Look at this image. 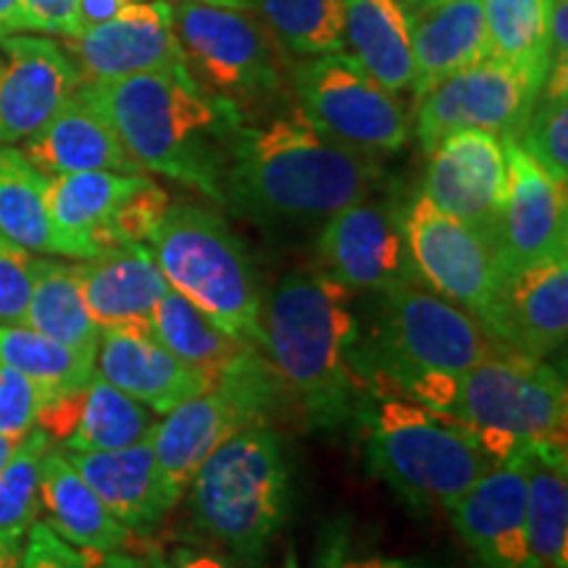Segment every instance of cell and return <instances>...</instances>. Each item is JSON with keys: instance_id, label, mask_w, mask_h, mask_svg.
I'll list each match as a JSON object with an SVG mask.
<instances>
[{"instance_id": "26", "label": "cell", "mask_w": 568, "mask_h": 568, "mask_svg": "<svg viewBox=\"0 0 568 568\" xmlns=\"http://www.w3.org/2000/svg\"><path fill=\"white\" fill-rule=\"evenodd\" d=\"M82 301L98 329L148 326L169 282L142 243L113 247L77 264Z\"/></svg>"}, {"instance_id": "28", "label": "cell", "mask_w": 568, "mask_h": 568, "mask_svg": "<svg viewBox=\"0 0 568 568\" xmlns=\"http://www.w3.org/2000/svg\"><path fill=\"white\" fill-rule=\"evenodd\" d=\"M414 98L445 77L489 59L481 0H443L410 13Z\"/></svg>"}, {"instance_id": "29", "label": "cell", "mask_w": 568, "mask_h": 568, "mask_svg": "<svg viewBox=\"0 0 568 568\" xmlns=\"http://www.w3.org/2000/svg\"><path fill=\"white\" fill-rule=\"evenodd\" d=\"M345 42L368 74L389 92L414 88L410 11L403 0H343Z\"/></svg>"}, {"instance_id": "11", "label": "cell", "mask_w": 568, "mask_h": 568, "mask_svg": "<svg viewBox=\"0 0 568 568\" xmlns=\"http://www.w3.org/2000/svg\"><path fill=\"white\" fill-rule=\"evenodd\" d=\"M297 109L318 130L355 151L397 153L410 138L406 105L345 51L308 55L293 67Z\"/></svg>"}, {"instance_id": "52", "label": "cell", "mask_w": 568, "mask_h": 568, "mask_svg": "<svg viewBox=\"0 0 568 568\" xmlns=\"http://www.w3.org/2000/svg\"><path fill=\"white\" fill-rule=\"evenodd\" d=\"M403 3L408 6L410 13H416V11H422V9H429V6L443 3V0H403Z\"/></svg>"}, {"instance_id": "1", "label": "cell", "mask_w": 568, "mask_h": 568, "mask_svg": "<svg viewBox=\"0 0 568 568\" xmlns=\"http://www.w3.org/2000/svg\"><path fill=\"white\" fill-rule=\"evenodd\" d=\"M351 297L318 268H297L266 290L261 305V355L290 400L326 432L364 416L374 389Z\"/></svg>"}, {"instance_id": "7", "label": "cell", "mask_w": 568, "mask_h": 568, "mask_svg": "<svg viewBox=\"0 0 568 568\" xmlns=\"http://www.w3.org/2000/svg\"><path fill=\"white\" fill-rule=\"evenodd\" d=\"M435 410L464 424L495 464L537 445H566L564 376L545 358L514 347H500L456 376Z\"/></svg>"}, {"instance_id": "53", "label": "cell", "mask_w": 568, "mask_h": 568, "mask_svg": "<svg viewBox=\"0 0 568 568\" xmlns=\"http://www.w3.org/2000/svg\"><path fill=\"white\" fill-rule=\"evenodd\" d=\"M282 568H301V566H297V556H295L293 545H290V548H287V556H284V566Z\"/></svg>"}, {"instance_id": "32", "label": "cell", "mask_w": 568, "mask_h": 568, "mask_svg": "<svg viewBox=\"0 0 568 568\" xmlns=\"http://www.w3.org/2000/svg\"><path fill=\"white\" fill-rule=\"evenodd\" d=\"M24 326L74 351L95 355L101 329L82 301L77 264H63L42 255Z\"/></svg>"}, {"instance_id": "12", "label": "cell", "mask_w": 568, "mask_h": 568, "mask_svg": "<svg viewBox=\"0 0 568 568\" xmlns=\"http://www.w3.org/2000/svg\"><path fill=\"white\" fill-rule=\"evenodd\" d=\"M545 80L497 59L445 77L416 98L414 130L424 153L445 134L460 130L489 132L500 140H516L535 109Z\"/></svg>"}, {"instance_id": "15", "label": "cell", "mask_w": 568, "mask_h": 568, "mask_svg": "<svg viewBox=\"0 0 568 568\" xmlns=\"http://www.w3.org/2000/svg\"><path fill=\"white\" fill-rule=\"evenodd\" d=\"M422 193L493 245L500 226L508 187L503 140L489 132L460 130L445 134L432 148Z\"/></svg>"}, {"instance_id": "51", "label": "cell", "mask_w": 568, "mask_h": 568, "mask_svg": "<svg viewBox=\"0 0 568 568\" xmlns=\"http://www.w3.org/2000/svg\"><path fill=\"white\" fill-rule=\"evenodd\" d=\"M17 445H19L17 439H9V437H3V435H0V468H3L6 460L11 458L13 447H17Z\"/></svg>"}, {"instance_id": "27", "label": "cell", "mask_w": 568, "mask_h": 568, "mask_svg": "<svg viewBox=\"0 0 568 568\" xmlns=\"http://www.w3.org/2000/svg\"><path fill=\"white\" fill-rule=\"evenodd\" d=\"M40 514L63 542L88 558L111 556L132 545V531L105 508L67 453L53 445L42 458Z\"/></svg>"}, {"instance_id": "24", "label": "cell", "mask_w": 568, "mask_h": 568, "mask_svg": "<svg viewBox=\"0 0 568 568\" xmlns=\"http://www.w3.org/2000/svg\"><path fill=\"white\" fill-rule=\"evenodd\" d=\"M38 424L61 439L63 450L103 453L140 443L155 422L151 408L109 385L101 374H92L82 389L42 406Z\"/></svg>"}, {"instance_id": "5", "label": "cell", "mask_w": 568, "mask_h": 568, "mask_svg": "<svg viewBox=\"0 0 568 568\" xmlns=\"http://www.w3.org/2000/svg\"><path fill=\"white\" fill-rule=\"evenodd\" d=\"M190 516L209 542L258 568L290 508V464L272 426H251L205 458L190 481Z\"/></svg>"}, {"instance_id": "3", "label": "cell", "mask_w": 568, "mask_h": 568, "mask_svg": "<svg viewBox=\"0 0 568 568\" xmlns=\"http://www.w3.org/2000/svg\"><path fill=\"white\" fill-rule=\"evenodd\" d=\"M140 172L163 174L224 205V172L240 111L197 84L184 63L109 82H82Z\"/></svg>"}, {"instance_id": "41", "label": "cell", "mask_w": 568, "mask_h": 568, "mask_svg": "<svg viewBox=\"0 0 568 568\" xmlns=\"http://www.w3.org/2000/svg\"><path fill=\"white\" fill-rule=\"evenodd\" d=\"M19 568H92L84 552L74 550L71 545L55 535L45 521H34L24 537Z\"/></svg>"}, {"instance_id": "40", "label": "cell", "mask_w": 568, "mask_h": 568, "mask_svg": "<svg viewBox=\"0 0 568 568\" xmlns=\"http://www.w3.org/2000/svg\"><path fill=\"white\" fill-rule=\"evenodd\" d=\"M40 408V389L24 374L0 366V435L24 439L38 426Z\"/></svg>"}, {"instance_id": "39", "label": "cell", "mask_w": 568, "mask_h": 568, "mask_svg": "<svg viewBox=\"0 0 568 568\" xmlns=\"http://www.w3.org/2000/svg\"><path fill=\"white\" fill-rule=\"evenodd\" d=\"M40 258L0 234V326L24 324Z\"/></svg>"}, {"instance_id": "20", "label": "cell", "mask_w": 568, "mask_h": 568, "mask_svg": "<svg viewBox=\"0 0 568 568\" xmlns=\"http://www.w3.org/2000/svg\"><path fill=\"white\" fill-rule=\"evenodd\" d=\"M481 326L500 345L535 358L558 353L568 332V255L503 276Z\"/></svg>"}, {"instance_id": "18", "label": "cell", "mask_w": 568, "mask_h": 568, "mask_svg": "<svg viewBox=\"0 0 568 568\" xmlns=\"http://www.w3.org/2000/svg\"><path fill=\"white\" fill-rule=\"evenodd\" d=\"M508 163V187L495 255L506 276L537 261L568 255L566 187L550 180L516 140H503Z\"/></svg>"}, {"instance_id": "25", "label": "cell", "mask_w": 568, "mask_h": 568, "mask_svg": "<svg viewBox=\"0 0 568 568\" xmlns=\"http://www.w3.org/2000/svg\"><path fill=\"white\" fill-rule=\"evenodd\" d=\"M63 450V447H61ZM82 474L84 481L95 489L126 529L138 535H151L161 521L172 514L176 500L169 493L166 481L155 460L151 437L140 439L122 450L74 453L63 450Z\"/></svg>"}, {"instance_id": "30", "label": "cell", "mask_w": 568, "mask_h": 568, "mask_svg": "<svg viewBox=\"0 0 568 568\" xmlns=\"http://www.w3.org/2000/svg\"><path fill=\"white\" fill-rule=\"evenodd\" d=\"M527 471V537L537 568H568V450L537 445L521 453Z\"/></svg>"}, {"instance_id": "50", "label": "cell", "mask_w": 568, "mask_h": 568, "mask_svg": "<svg viewBox=\"0 0 568 568\" xmlns=\"http://www.w3.org/2000/svg\"><path fill=\"white\" fill-rule=\"evenodd\" d=\"M176 3H205V6H222V9H240V11L255 9V0H176Z\"/></svg>"}, {"instance_id": "33", "label": "cell", "mask_w": 568, "mask_h": 568, "mask_svg": "<svg viewBox=\"0 0 568 568\" xmlns=\"http://www.w3.org/2000/svg\"><path fill=\"white\" fill-rule=\"evenodd\" d=\"M0 366L24 374L40 389L42 406H48L88 385L95 374V355L80 353L17 324L0 326Z\"/></svg>"}, {"instance_id": "34", "label": "cell", "mask_w": 568, "mask_h": 568, "mask_svg": "<svg viewBox=\"0 0 568 568\" xmlns=\"http://www.w3.org/2000/svg\"><path fill=\"white\" fill-rule=\"evenodd\" d=\"M48 176L24 153L0 145V234L38 255H61L45 203Z\"/></svg>"}, {"instance_id": "21", "label": "cell", "mask_w": 568, "mask_h": 568, "mask_svg": "<svg viewBox=\"0 0 568 568\" xmlns=\"http://www.w3.org/2000/svg\"><path fill=\"white\" fill-rule=\"evenodd\" d=\"M95 374L161 416L205 393L219 376V372L184 364L148 326L103 329L95 351Z\"/></svg>"}, {"instance_id": "38", "label": "cell", "mask_w": 568, "mask_h": 568, "mask_svg": "<svg viewBox=\"0 0 568 568\" xmlns=\"http://www.w3.org/2000/svg\"><path fill=\"white\" fill-rule=\"evenodd\" d=\"M53 439L45 429H34L13 447L11 458L0 468V531L27 537L40 518V471L42 458Z\"/></svg>"}, {"instance_id": "4", "label": "cell", "mask_w": 568, "mask_h": 568, "mask_svg": "<svg viewBox=\"0 0 568 568\" xmlns=\"http://www.w3.org/2000/svg\"><path fill=\"white\" fill-rule=\"evenodd\" d=\"M372 343H361L374 382H389L400 395L437 408L456 376L500 351L479 318L418 280L379 293Z\"/></svg>"}, {"instance_id": "14", "label": "cell", "mask_w": 568, "mask_h": 568, "mask_svg": "<svg viewBox=\"0 0 568 568\" xmlns=\"http://www.w3.org/2000/svg\"><path fill=\"white\" fill-rule=\"evenodd\" d=\"M316 264L351 293H385L416 276L400 209L368 195L332 213L316 240Z\"/></svg>"}, {"instance_id": "31", "label": "cell", "mask_w": 568, "mask_h": 568, "mask_svg": "<svg viewBox=\"0 0 568 568\" xmlns=\"http://www.w3.org/2000/svg\"><path fill=\"white\" fill-rule=\"evenodd\" d=\"M148 329L184 364L209 368V372H222L224 366L237 361L247 347H253L245 339L226 332L216 318H211L193 301L176 293L174 287H169L159 305H155Z\"/></svg>"}, {"instance_id": "49", "label": "cell", "mask_w": 568, "mask_h": 568, "mask_svg": "<svg viewBox=\"0 0 568 568\" xmlns=\"http://www.w3.org/2000/svg\"><path fill=\"white\" fill-rule=\"evenodd\" d=\"M21 550H24V537L3 535L0 531V568H19Z\"/></svg>"}, {"instance_id": "13", "label": "cell", "mask_w": 568, "mask_h": 568, "mask_svg": "<svg viewBox=\"0 0 568 568\" xmlns=\"http://www.w3.org/2000/svg\"><path fill=\"white\" fill-rule=\"evenodd\" d=\"M400 224L418 280L481 324L503 280L493 245L424 193L403 205Z\"/></svg>"}, {"instance_id": "16", "label": "cell", "mask_w": 568, "mask_h": 568, "mask_svg": "<svg viewBox=\"0 0 568 568\" xmlns=\"http://www.w3.org/2000/svg\"><path fill=\"white\" fill-rule=\"evenodd\" d=\"M445 510L477 568H537L527 537L521 453L497 460Z\"/></svg>"}, {"instance_id": "2", "label": "cell", "mask_w": 568, "mask_h": 568, "mask_svg": "<svg viewBox=\"0 0 568 568\" xmlns=\"http://www.w3.org/2000/svg\"><path fill=\"white\" fill-rule=\"evenodd\" d=\"M385 176L376 155L361 153L290 109L264 124H240L224 172V205L258 224L326 222L364 201Z\"/></svg>"}, {"instance_id": "8", "label": "cell", "mask_w": 568, "mask_h": 568, "mask_svg": "<svg viewBox=\"0 0 568 568\" xmlns=\"http://www.w3.org/2000/svg\"><path fill=\"white\" fill-rule=\"evenodd\" d=\"M148 247L169 287L216 318L234 337L253 347L261 345L266 290L243 240L216 211L195 203H169Z\"/></svg>"}, {"instance_id": "45", "label": "cell", "mask_w": 568, "mask_h": 568, "mask_svg": "<svg viewBox=\"0 0 568 568\" xmlns=\"http://www.w3.org/2000/svg\"><path fill=\"white\" fill-rule=\"evenodd\" d=\"M550 51L552 61H568V0H552Z\"/></svg>"}, {"instance_id": "35", "label": "cell", "mask_w": 568, "mask_h": 568, "mask_svg": "<svg viewBox=\"0 0 568 568\" xmlns=\"http://www.w3.org/2000/svg\"><path fill=\"white\" fill-rule=\"evenodd\" d=\"M489 59L548 80L552 0H481Z\"/></svg>"}, {"instance_id": "44", "label": "cell", "mask_w": 568, "mask_h": 568, "mask_svg": "<svg viewBox=\"0 0 568 568\" xmlns=\"http://www.w3.org/2000/svg\"><path fill=\"white\" fill-rule=\"evenodd\" d=\"M126 3H132V0H80V3H77V21H80V32L113 19Z\"/></svg>"}, {"instance_id": "9", "label": "cell", "mask_w": 568, "mask_h": 568, "mask_svg": "<svg viewBox=\"0 0 568 568\" xmlns=\"http://www.w3.org/2000/svg\"><path fill=\"white\" fill-rule=\"evenodd\" d=\"M284 397L287 393L258 347H247L237 361L219 372L205 393L163 414L148 437L174 500L180 503L197 468L216 447L251 426L272 424Z\"/></svg>"}, {"instance_id": "43", "label": "cell", "mask_w": 568, "mask_h": 568, "mask_svg": "<svg viewBox=\"0 0 568 568\" xmlns=\"http://www.w3.org/2000/svg\"><path fill=\"white\" fill-rule=\"evenodd\" d=\"M161 568H243V564H237L226 552L180 545V548L161 552Z\"/></svg>"}, {"instance_id": "48", "label": "cell", "mask_w": 568, "mask_h": 568, "mask_svg": "<svg viewBox=\"0 0 568 568\" xmlns=\"http://www.w3.org/2000/svg\"><path fill=\"white\" fill-rule=\"evenodd\" d=\"M326 568H424V566L414 564V560L368 556V558H353V560H332Z\"/></svg>"}, {"instance_id": "17", "label": "cell", "mask_w": 568, "mask_h": 568, "mask_svg": "<svg viewBox=\"0 0 568 568\" xmlns=\"http://www.w3.org/2000/svg\"><path fill=\"white\" fill-rule=\"evenodd\" d=\"M82 82H109L180 67L182 51L169 0H132L116 17L69 38Z\"/></svg>"}, {"instance_id": "46", "label": "cell", "mask_w": 568, "mask_h": 568, "mask_svg": "<svg viewBox=\"0 0 568 568\" xmlns=\"http://www.w3.org/2000/svg\"><path fill=\"white\" fill-rule=\"evenodd\" d=\"M24 30H32L24 3L21 0H0V38H9V34Z\"/></svg>"}, {"instance_id": "10", "label": "cell", "mask_w": 568, "mask_h": 568, "mask_svg": "<svg viewBox=\"0 0 568 568\" xmlns=\"http://www.w3.org/2000/svg\"><path fill=\"white\" fill-rule=\"evenodd\" d=\"M174 32L190 77L245 116L284 84V48L247 11L205 3L172 6Z\"/></svg>"}, {"instance_id": "6", "label": "cell", "mask_w": 568, "mask_h": 568, "mask_svg": "<svg viewBox=\"0 0 568 568\" xmlns=\"http://www.w3.org/2000/svg\"><path fill=\"white\" fill-rule=\"evenodd\" d=\"M361 418L368 471L418 514L447 508L495 466L464 424L406 395H382Z\"/></svg>"}, {"instance_id": "23", "label": "cell", "mask_w": 568, "mask_h": 568, "mask_svg": "<svg viewBox=\"0 0 568 568\" xmlns=\"http://www.w3.org/2000/svg\"><path fill=\"white\" fill-rule=\"evenodd\" d=\"M21 153L45 176L77 172L142 174L82 84L51 122L24 140Z\"/></svg>"}, {"instance_id": "19", "label": "cell", "mask_w": 568, "mask_h": 568, "mask_svg": "<svg viewBox=\"0 0 568 568\" xmlns=\"http://www.w3.org/2000/svg\"><path fill=\"white\" fill-rule=\"evenodd\" d=\"M0 145L40 132L80 90V71L59 42L9 34L0 38Z\"/></svg>"}, {"instance_id": "42", "label": "cell", "mask_w": 568, "mask_h": 568, "mask_svg": "<svg viewBox=\"0 0 568 568\" xmlns=\"http://www.w3.org/2000/svg\"><path fill=\"white\" fill-rule=\"evenodd\" d=\"M27 17L32 21V30L77 38L80 21H77V3L80 0H21Z\"/></svg>"}, {"instance_id": "47", "label": "cell", "mask_w": 568, "mask_h": 568, "mask_svg": "<svg viewBox=\"0 0 568 568\" xmlns=\"http://www.w3.org/2000/svg\"><path fill=\"white\" fill-rule=\"evenodd\" d=\"M95 568H161V550H148L142 556L119 550L111 552V556H103Z\"/></svg>"}, {"instance_id": "36", "label": "cell", "mask_w": 568, "mask_h": 568, "mask_svg": "<svg viewBox=\"0 0 568 568\" xmlns=\"http://www.w3.org/2000/svg\"><path fill=\"white\" fill-rule=\"evenodd\" d=\"M266 27L290 53L308 59L345 45L343 0H255Z\"/></svg>"}, {"instance_id": "22", "label": "cell", "mask_w": 568, "mask_h": 568, "mask_svg": "<svg viewBox=\"0 0 568 568\" xmlns=\"http://www.w3.org/2000/svg\"><path fill=\"white\" fill-rule=\"evenodd\" d=\"M145 174L77 172L48 176L45 203L63 258H95L113 251V219Z\"/></svg>"}, {"instance_id": "37", "label": "cell", "mask_w": 568, "mask_h": 568, "mask_svg": "<svg viewBox=\"0 0 568 568\" xmlns=\"http://www.w3.org/2000/svg\"><path fill=\"white\" fill-rule=\"evenodd\" d=\"M521 151L556 184L568 182V61H552L548 80L516 138Z\"/></svg>"}]
</instances>
